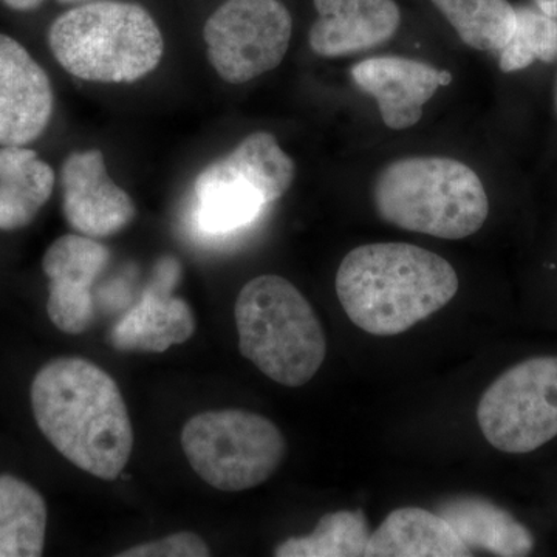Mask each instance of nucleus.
Instances as JSON below:
<instances>
[{
    "label": "nucleus",
    "mask_w": 557,
    "mask_h": 557,
    "mask_svg": "<svg viewBox=\"0 0 557 557\" xmlns=\"http://www.w3.org/2000/svg\"><path fill=\"white\" fill-rule=\"evenodd\" d=\"M36 423L51 446L76 468L116 480L134 450V429L119 384L87 359L47 362L32 383Z\"/></svg>",
    "instance_id": "nucleus-1"
},
{
    "label": "nucleus",
    "mask_w": 557,
    "mask_h": 557,
    "mask_svg": "<svg viewBox=\"0 0 557 557\" xmlns=\"http://www.w3.org/2000/svg\"><path fill=\"white\" fill-rule=\"evenodd\" d=\"M347 318L373 336H395L437 313L458 292L454 267L417 245L381 242L351 249L336 273Z\"/></svg>",
    "instance_id": "nucleus-2"
},
{
    "label": "nucleus",
    "mask_w": 557,
    "mask_h": 557,
    "mask_svg": "<svg viewBox=\"0 0 557 557\" xmlns=\"http://www.w3.org/2000/svg\"><path fill=\"white\" fill-rule=\"evenodd\" d=\"M373 207L384 222L438 239H467L485 225L490 200L468 164L448 157H408L381 170Z\"/></svg>",
    "instance_id": "nucleus-3"
},
{
    "label": "nucleus",
    "mask_w": 557,
    "mask_h": 557,
    "mask_svg": "<svg viewBox=\"0 0 557 557\" xmlns=\"http://www.w3.org/2000/svg\"><path fill=\"white\" fill-rule=\"evenodd\" d=\"M50 49L61 67L90 83H135L159 67L164 40L137 3L89 2L51 24Z\"/></svg>",
    "instance_id": "nucleus-4"
},
{
    "label": "nucleus",
    "mask_w": 557,
    "mask_h": 557,
    "mask_svg": "<svg viewBox=\"0 0 557 557\" xmlns=\"http://www.w3.org/2000/svg\"><path fill=\"white\" fill-rule=\"evenodd\" d=\"M242 357L282 386L309 383L324 362L327 341L306 296L276 274L251 278L237 296Z\"/></svg>",
    "instance_id": "nucleus-5"
},
{
    "label": "nucleus",
    "mask_w": 557,
    "mask_h": 557,
    "mask_svg": "<svg viewBox=\"0 0 557 557\" xmlns=\"http://www.w3.org/2000/svg\"><path fill=\"white\" fill-rule=\"evenodd\" d=\"M292 157L270 132H255L196 180V220L207 234L244 228L295 180Z\"/></svg>",
    "instance_id": "nucleus-6"
},
{
    "label": "nucleus",
    "mask_w": 557,
    "mask_h": 557,
    "mask_svg": "<svg viewBox=\"0 0 557 557\" xmlns=\"http://www.w3.org/2000/svg\"><path fill=\"white\" fill-rule=\"evenodd\" d=\"M182 448L196 474L226 493L262 485L287 456L281 429L269 418L242 409L194 416L183 428Z\"/></svg>",
    "instance_id": "nucleus-7"
},
{
    "label": "nucleus",
    "mask_w": 557,
    "mask_h": 557,
    "mask_svg": "<svg viewBox=\"0 0 557 557\" xmlns=\"http://www.w3.org/2000/svg\"><path fill=\"white\" fill-rule=\"evenodd\" d=\"M478 421L502 453H533L557 437V357L527 359L502 373L480 399Z\"/></svg>",
    "instance_id": "nucleus-8"
},
{
    "label": "nucleus",
    "mask_w": 557,
    "mask_h": 557,
    "mask_svg": "<svg viewBox=\"0 0 557 557\" xmlns=\"http://www.w3.org/2000/svg\"><path fill=\"white\" fill-rule=\"evenodd\" d=\"M293 17L281 0H226L203 28L208 60L225 83H248L281 65Z\"/></svg>",
    "instance_id": "nucleus-9"
},
{
    "label": "nucleus",
    "mask_w": 557,
    "mask_h": 557,
    "mask_svg": "<svg viewBox=\"0 0 557 557\" xmlns=\"http://www.w3.org/2000/svg\"><path fill=\"white\" fill-rule=\"evenodd\" d=\"M109 248L83 234H65L54 240L42 259L49 277L47 313L54 327L81 335L95 321L91 287L108 267Z\"/></svg>",
    "instance_id": "nucleus-10"
},
{
    "label": "nucleus",
    "mask_w": 557,
    "mask_h": 557,
    "mask_svg": "<svg viewBox=\"0 0 557 557\" xmlns=\"http://www.w3.org/2000/svg\"><path fill=\"white\" fill-rule=\"evenodd\" d=\"M61 185L64 218L83 236H113L137 214L129 194L110 178L101 150L69 156L62 164Z\"/></svg>",
    "instance_id": "nucleus-11"
},
{
    "label": "nucleus",
    "mask_w": 557,
    "mask_h": 557,
    "mask_svg": "<svg viewBox=\"0 0 557 557\" xmlns=\"http://www.w3.org/2000/svg\"><path fill=\"white\" fill-rule=\"evenodd\" d=\"M178 277L177 260L161 259L152 284L110 332V346L119 351L161 354L186 343L196 332V318L186 300L172 295Z\"/></svg>",
    "instance_id": "nucleus-12"
},
{
    "label": "nucleus",
    "mask_w": 557,
    "mask_h": 557,
    "mask_svg": "<svg viewBox=\"0 0 557 557\" xmlns=\"http://www.w3.org/2000/svg\"><path fill=\"white\" fill-rule=\"evenodd\" d=\"M53 89L46 70L10 36L0 35V146H25L47 129Z\"/></svg>",
    "instance_id": "nucleus-13"
},
{
    "label": "nucleus",
    "mask_w": 557,
    "mask_h": 557,
    "mask_svg": "<svg viewBox=\"0 0 557 557\" xmlns=\"http://www.w3.org/2000/svg\"><path fill=\"white\" fill-rule=\"evenodd\" d=\"M350 75L376 101L381 120L394 131L416 126L442 86L440 70L405 57L369 58L354 65Z\"/></svg>",
    "instance_id": "nucleus-14"
},
{
    "label": "nucleus",
    "mask_w": 557,
    "mask_h": 557,
    "mask_svg": "<svg viewBox=\"0 0 557 557\" xmlns=\"http://www.w3.org/2000/svg\"><path fill=\"white\" fill-rule=\"evenodd\" d=\"M311 50L322 58H344L376 49L397 35L401 14L394 0H313Z\"/></svg>",
    "instance_id": "nucleus-15"
},
{
    "label": "nucleus",
    "mask_w": 557,
    "mask_h": 557,
    "mask_svg": "<svg viewBox=\"0 0 557 557\" xmlns=\"http://www.w3.org/2000/svg\"><path fill=\"white\" fill-rule=\"evenodd\" d=\"M368 557H469L472 549L440 515L423 508L392 511L370 534Z\"/></svg>",
    "instance_id": "nucleus-16"
},
{
    "label": "nucleus",
    "mask_w": 557,
    "mask_h": 557,
    "mask_svg": "<svg viewBox=\"0 0 557 557\" xmlns=\"http://www.w3.org/2000/svg\"><path fill=\"white\" fill-rule=\"evenodd\" d=\"M442 516L469 548L502 557L530 556L534 537L523 523L486 498L456 496L440 504Z\"/></svg>",
    "instance_id": "nucleus-17"
},
{
    "label": "nucleus",
    "mask_w": 557,
    "mask_h": 557,
    "mask_svg": "<svg viewBox=\"0 0 557 557\" xmlns=\"http://www.w3.org/2000/svg\"><path fill=\"white\" fill-rule=\"evenodd\" d=\"M54 172L24 146H0V230L25 228L53 194Z\"/></svg>",
    "instance_id": "nucleus-18"
},
{
    "label": "nucleus",
    "mask_w": 557,
    "mask_h": 557,
    "mask_svg": "<svg viewBox=\"0 0 557 557\" xmlns=\"http://www.w3.org/2000/svg\"><path fill=\"white\" fill-rule=\"evenodd\" d=\"M47 505L39 491L0 475V557H39L46 547Z\"/></svg>",
    "instance_id": "nucleus-19"
},
{
    "label": "nucleus",
    "mask_w": 557,
    "mask_h": 557,
    "mask_svg": "<svg viewBox=\"0 0 557 557\" xmlns=\"http://www.w3.org/2000/svg\"><path fill=\"white\" fill-rule=\"evenodd\" d=\"M467 46L500 51L516 27V9L508 0H431Z\"/></svg>",
    "instance_id": "nucleus-20"
},
{
    "label": "nucleus",
    "mask_w": 557,
    "mask_h": 557,
    "mask_svg": "<svg viewBox=\"0 0 557 557\" xmlns=\"http://www.w3.org/2000/svg\"><path fill=\"white\" fill-rule=\"evenodd\" d=\"M370 539L362 511L329 512L319 520L313 533L292 537L274 549L276 557H362Z\"/></svg>",
    "instance_id": "nucleus-21"
},
{
    "label": "nucleus",
    "mask_w": 557,
    "mask_h": 557,
    "mask_svg": "<svg viewBox=\"0 0 557 557\" xmlns=\"http://www.w3.org/2000/svg\"><path fill=\"white\" fill-rule=\"evenodd\" d=\"M536 61H557V20L530 7H520L516 9L515 32L500 50L498 65L502 72L512 73Z\"/></svg>",
    "instance_id": "nucleus-22"
},
{
    "label": "nucleus",
    "mask_w": 557,
    "mask_h": 557,
    "mask_svg": "<svg viewBox=\"0 0 557 557\" xmlns=\"http://www.w3.org/2000/svg\"><path fill=\"white\" fill-rule=\"evenodd\" d=\"M119 557H208L211 556L207 542L196 533L180 531L159 541L146 542L137 547L121 552Z\"/></svg>",
    "instance_id": "nucleus-23"
},
{
    "label": "nucleus",
    "mask_w": 557,
    "mask_h": 557,
    "mask_svg": "<svg viewBox=\"0 0 557 557\" xmlns=\"http://www.w3.org/2000/svg\"><path fill=\"white\" fill-rule=\"evenodd\" d=\"M44 0H3L7 7L16 11H32L38 9Z\"/></svg>",
    "instance_id": "nucleus-24"
},
{
    "label": "nucleus",
    "mask_w": 557,
    "mask_h": 557,
    "mask_svg": "<svg viewBox=\"0 0 557 557\" xmlns=\"http://www.w3.org/2000/svg\"><path fill=\"white\" fill-rule=\"evenodd\" d=\"M539 11L557 20V0H536Z\"/></svg>",
    "instance_id": "nucleus-25"
},
{
    "label": "nucleus",
    "mask_w": 557,
    "mask_h": 557,
    "mask_svg": "<svg viewBox=\"0 0 557 557\" xmlns=\"http://www.w3.org/2000/svg\"><path fill=\"white\" fill-rule=\"evenodd\" d=\"M61 3H78L86 2V0H60Z\"/></svg>",
    "instance_id": "nucleus-26"
},
{
    "label": "nucleus",
    "mask_w": 557,
    "mask_h": 557,
    "mask_svg": "<svg viewBox=\"0 0 557 557\" xmlns=\"http://www.w3.org/2000/svg\"><path fill=\"white\" fill-rule=\"evenodd\" d=\"M556 108H557V91H556Z\"/></svg>",
    "instance_id": "nucleus-27"
}]
</instances>
